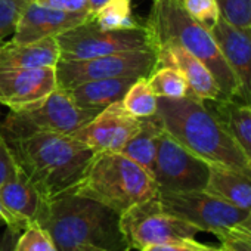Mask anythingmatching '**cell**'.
Listing matches in <instances>:
<instances>
[{"label":"cell","instance_id":"cell-1","mask_svg":"<svg viewBox=\"0 0 251 251\" xmlns=\"http://www.w3.org/2000/svg\"><path fill=\"white\" fill-rule=\"evenodd\" d=\"M155 117L164 132L210 166L251 179V160L204 100L192 96L158 98Z\"/></svg>","mask_w":251,"mask_h":251},{"label":"cell","instance_id":"cell-2","mask_svg":"<svg viewBox=\"0 0 251 251\" xmlns=\"http://www.w3.org/2000/svg\"><path fill=\"white\" fill-rule=\"evenodd\" d=\"M36 223L49 233L58 251H133L117 211L74 192L46 201Z\"/></svg>","mask_w":251,"mask_h":251},{"label":"cell","instance_id":"cell-3","mask_svg":"<svg viewBox=\"0 0 251 251\" xmlns=\"http://www.w3.org/2000/svg\"><path fill=\"white\" fill-rule=\"evenodd\" d=\"M6 142L20 172L45 201L73 192L95 154L71 135L46 130H34Z\"/></svg>","mask_w":251,"mask_h":251},{"label":"cell","instance_id":"cell-4","mask_svg":"<svg viewBox=\"0 0 251 251\" xmlns=\"http://www.w3.org/2000/svg\"><path fill=\"white\" fill-rule=\"evenodd\" d=\"M145 25L154 37L155 48L164 43H175L183 48L205 64L225 99H236L238 81L211 31L185 11L180 0H154Z\"/></svg>","mask_w":251,"mask_h":251},{"label":"cell","instance_id":"cell-5","mask_svg":"<svg viewBox=\"0 0 251 251\" xmlns=\"http://www.w3.org/2000/svg\"><path fill=\"white\" fill-rule=\"evenodd\" d=\"M73 192L95 200L118 214L158 197L152 175L133 160L114 151L95 152Z\"/></svg>","mask_w":251,"mask_h":251},{"label":"cell","instance_id":"cell-6","mask_svg":"<svg viewBox=\"0 0 251 251\" xmlns=\"http://www.w3.org/2000/svg\"><path fill=\"white\" fill-rule=\"evenodd\" d=\"M98 112L80 108L62 87H56L42 100L20 111H11L0 127L5 139L20 138L34 130L74 135Z\"/></svg>","mask_w":251,"mask_h":251},{"label":"cell","instance_id":"cell-7","mask_svg":"<svg viewBox=\"0 0 251 251\" xmlns=\"http://www.w3.org/2000/svg\"><path fill=\"white\" fill-rule=\"evenodd\" d=\"M61 61L90 59L127 50H157L154 37L144 24L127 30H102L93 20L56 37Z\"/></svg>","mask_w":251,"mask_h":251},{"label":"cell","instance_id":"cell-8","mask_svg":"<svg viewBox=\"0 0 251 251\" xmlns=\"http://www.w3.org/2000/svg\"><path fill=\"white\" fill-rule=\"evenodd\" d=\"M120 226L133 251H144L151 245L195 239L201 233L197 226L164 211L158 197L121 213Z\"/></svg>","mask_w":251,"mask_h":251},{"label":"cell","instance_id":"cell-9","mask_svg":"<svg viewBox=\"0 0 251 251\" xmlns=\"http://www.w3.org/2000/svg\"><path fill=\"white\" fill-rule=\"evenodd\" d=\"M157 68V50H127L90 59L56 64L58 87L71 89L92 80L114 77H150Z\"/></svg>","mask_w":251,"mask_h":251},{"label":"cell","instance_id":"cell-10","mask_svg":"<svg viewBox=\"0 0 251 251\" xmlns=\"http://www.w3.org/2000/svg\"><path fill=\"white\" fill-rule=\"evenodd\" d=\"M158 200L164 211L197 226L201 232L217 235L241 223L248 211L204 191L160 192Z\"/></svg>","mask_w":251,"mask_h":251},{"label":"cell","instance_id":"cell-11","mask_svg":"<svg viewBox=\"0 0 251 251\" xmlns=\"http://www.w3.org/2000/svg\"><path fill=\"white\" fill-rule=\"evenodd\" d=\"M152 176L158 194L204 191L210 177V164L188 151L163 129Z\"/></svg>","mask_w":251,"mask_h":251},{"label":"cell","instance_id":"cell-12","mask_svg":"<svg viewBox=\"0 0 251 251\" xmlns=\"http://www.w3.org/2000/svg\"><path fill=\"white\" fill-rule=\"evenodd\" d=\"M142 118L124 108L123 102H114L99 111L86 126L73 136L89 147L93 152H120L141 129Z\"/></svg>","mask_w":251,"mask_h":251},{"label":"cell","instance_id":"cell-13","mask_svg":"<svg viewBox=\"0 0 251 251\" xmlns=\"http://www.w3.org/2000/svg\"><path fill=\"white\" fill-rule=\"evenodd\" d=\"M56 87V67L0 70V103L11 111L42 100Z\"/></svg>","mask_w":251,"mask_h":251},{"label":"cell","instance_id":"cell-14","mask_svg":"<svg viewBox=\"0 0 251 251\" xmlns=\"http://www.w3.org/2000/svg\"><path fill=\"white\" fill-rule=\"evenodd\" d=\"M211 34L238 81V102L251 106V28H236L222 18Z\"/></svg>","mask_w":251,"mask_h":251},{"label":"cell","instance_id":"cell-15","mask_svg":"<svg viewBox=\"0 0 251 251\" xmlns=\"http://www.w3.org/2000/svg\"><path fill=\"white\" fill-rule=\"evenodd\" d=\"M93 20L86 12H68L31 2L21 15L14 31L12 42L33 43L46 37H58L59 34Z\"/></svg>","mask_w":251,"mask_h":251},{"label":"cell","instance_id":"cell-16","mask_svg":"<svg viewBox=\"0 0 251 251\" xmlns=\"http://www.w3.org/2000/svg\"><path fill=\"white\" fill-rule=\"evenodd\" d=\"M157 67H173L188 83L189 96L204 102L226 100L216 78L197 56L175 43L157 46Z\"/></svg>","mask_w":251,"mask_h":251},{"label":"cell","instance_id":"cell-17","mask_svg":"<svg viewBox=\"0 0 251 251\" xmlns=\"http://www.w3.org/2000/svg\"><path fill=\"white\" fill-rule=\"evenodd\" d=\"M59 59L61 55L56 37H46L33 43H15L11 40L0 46V70L55 68Z\"/></svg>","mask_w":251,"mask_h":251},{"label":"cell","instance_id":"cell-18","mask_svg":"<svg viewBox=\"0 0 251 251\" xmlns=\"http://www.w3.org/2000/svg\"><path fill=\"white\" fill-rule=\"evenodd\" d=\"M0 202L25 226L36 223L45 205L43 197L33 183L18 170V173L0 186Z\"/></svg>","mask_w":251,"mask_h":251},{"label":"cell","instance_id":"cell-19","mask_svg":"<svg viewBox=\"0 0 251 251\" xmlns=\"http://www.w3.org/2000/svg\"><path fill=\"white\" fill-rule=\"evenodd\" d=\"M135 80L136 77H114L92 80L65 90L80 108L99 112L108 105L123 100L126 92L135 83Z\"/></svg>","mask_w":251,"mask_h":251},{"label":"cell","instance_id":"cell-20","mask_svg":"<svg viewBox=\"0 0 251 251\" xmlns=\"http://www.w3.org/2000/svg\"><path fill=\"white\" fill-rule=\"evenodd\" d=\"M205 191L251 213V179L238 172L210 166V177Z\"/></svg>","mask_w":251,"mask_h":251},{"label":"cell","instance_id":"cell-21","mask_svg":"<svg viewBox=\"0 0 251 251\" xmlns=\"http://www.w3.org/2000/svg\"><path fill=\"white\" fill-rule=\"evenodd\" d=\"M211 103V112L233 135L247 157L251 160V106L235 99L214 100Z\"/></svg>","mask_w":251,"mask_h":251},{"label":"cell","instance_id":"cell-22","mask_svg":"<svg viewBox=\"0 0 251 251\" xmlns=\"http://www.w3.org/2000/svg\"><path fill=\"white\" fill-rule=\"evenodd\" d=\"M161 132H163V127L155 115L145 117L142 118L139 132L123 147L120 152L127 158L133 160L135 163H138L139 166H142L145 170H148L152 175L155 155H157V147H158V138Z\"/></svg>","mask_w":251,"mask_h":251},{"label":"cell","instance_id":"cell-23","mask_svg":"<svg viewBox=\"0 0 251 251\" xmlns=\"http://www.w3.org/2000/svg\"><path fill=\"white\" fill-rule=\"evenodd\" d=\"M93 21L102 30H127L145 24L135 18L132 12V0H109L96 11Z\"/></svg>","mask_w":251,"mask_h":251},{"label":"cell","instance_id":"cell-24","mask_svg":"<svg viewBox=\"0 0 251 251\" xmlns=\"http://www.w3.org/2000/svg\"><path fill=\"white\" fill-rule=\"evenodd\" d=\"M121 102L130 114L138 118H145L155 115L158 106V96L151 89L148 78L139 77L126 92Z\"/></svg>","mask_w":251,"mask_h":251},{"label":"cell","instance_id":"cell-25","mask_svg":"<svg viewBox=\"0 0 251 251\" xmlns=\"http://www.w3.org/2000/svg\"><path fill=\"white\" fill-rule=\"evenodd\" d=\"M148 83L158 98L177 99L189 96L185 77L173 67H157L148 77Z\"/></svg>","mask_w":251,"mask_h":251},{"label":"cell","instance_id":"cell-26","mask_svg":"<svg viewBox=\"0 0 251 251\" xmlns=\"http://www.w3.org/2000/svg\"><path fill=\"white\" fill-rule=\"evenodd\" d=\"M12 251H58V250L49 233L39 223H30L17 236Z\"/></svg>","mask_w":251,"mask_h":251},{"label":"cell","instance_id":"cell-27","mask_svg":"<svg viewBox=\"0 0 251 251\" xmlns=\"http://www.w3.org/2000/svg\"><path fill=\"white\" fill-rule=\"evenodd\" d=\"M219 15L236 28H251V0H216Z\"/></svg>","mask_w":251,"mask_h":251},{"label":"cell","instance_id":"cell-28","mask_svg":"<svg viewBox=\"0 0 251 251\" xmlns=\"http://www.w3.org/2000/svg\"><path fill=\"white\" fill-rule=\"evenodd\" d=\"M34 0H0V42L14 34L25 8Z\"/></svg>","mask_w":251,"mask_h":251},{"label":"cell","instance_id":"cell-29","mask_svg":"<svg viewBox=\"0 0 251 251\" xmlns=\"http://www.w3.org/2000/svg\"><path fill=\"white\" fill-rule=\"evenodd\" d=\"M182 6L197 23L210 31L220 18L216 0H182Z\"/></svg>","mask_w":251,"mask_h":251},{"label":"cell","instance_id":"cell-30","mask_svg":"<svg viewBox=\"0 0 251 251\" xmlns=\"http://www.w3.org/2000/svg\"><path fill=\"white\" fill-rule=\"evenodd\" d=\"M225 251H251V235L236 227L227 229L216 235Z\"/></svg>","mask_w":251,"mask_h":251},{"label":"cell","instance_id":"cell-31","mask_svg":"<svg viewBox=\"0 0 251 251\" xmlns=\"http://www.w3.org/2000/svg\"><path fill=\"white\" fill-rule=\"evenodd\" d=\"M18 166L14 158V154L3 138V135L0 133V186L5 185L8 180H11L17 173H18Z\"/></svg>","mask_w":251,"mask_h":251},{"label":"cell","instance_id":"cell-32","mask_svg":"<svg viewBox=\"0 0 251 251\" xmlns=\"http://www.w3.org/2000/svg\"><path fill=\"white\" fill-rule=\"evenodd\" d=\"M144 251H223V250L205 245L202 242H198L197 239H185V241H176L169 244L151 245L147 247Z\"/></svg>","mask_w":251,"mask_h":251},{"label":"cell","instance_id":"cell-33","mask_svg":"<svg viewBox=\"0 0 251 251\" xmlns=\"http://www.w3.org/2000/svg\"><path fill=\"white\" fill-rule=\"evenodd\" d=\"M36 2L39 5L53 8V9H61V11H68V12H86V14H90L89 0H36Z\"/></svg>","mask_w":251,"mask_h":251},{"label":"cell","instance_id":"cell-34","mask_svg":"<svg viewBox=\"0 0 251 251\" xmlns=\"http://www.w3.org/2000/svg\"><path fill=\"white\" fill-rule=\"evenodd\" d=\"M0 225H5L8 229H11V230H14V232H17V233H21L27 226L23 223V222H20L14 214H11L6 208H5V205L0 202Z\"/></svg>","mask_w":251,"mask_h":251},{"label":"cell","instance_id":"cell-35","mask_svg":"<svg viewBox=\"0 0 251 251\" xmlns=\"http://www.w3.org/2000/svg\"><path fill=\"white\" fill-rule=\"evenodd\" d=\"M235 227H236V229H239V230H244V232H247V233H250V235H251V213H248V214H247V217H245L241 223H238Z\"/></svg>","mask_w":251,"mask_h":251},{"label":"cell","instance_id":"cell-36","mask_svg":"<svg viewBox=\"0 0 251 251\" xmlns=\"http://www.w3.org/2000/svg\"><path fill=\"white\" fill-rule=\"evenodd\" d=\"M106 2H109V0H89V11H90V14L95 17L96 11H98L100 6H103Z\"/></svg>","mask_w":251,"mask_h":251},{"label":"cell","instance_id":"cell-37","mask_svg":"<svg viewBox=\"0 0 251 251\" xmlns=\"http://www.w3.org/2000/svg\"><path fill=\"white\" fill-rule=\"evenodd\" d=\"M222 250H223V248H222ZM223 251H225V250H223Z\"/></svg>","mask_w":251,"mask_h":251},{"label":"cell","instance_id":"cell-38","mask_svg":"<svg viewBox=\"0 0 251 251\" xmlns=\"http://www.w3.org/2000/svg\"><path fill=\"white\" fill-rule=\"evenodd\" d=\"M180 2H182V0H180Z\"/></svg>","mask_w":251,"mask_h":251}]
</instances>
